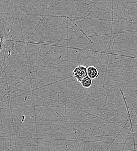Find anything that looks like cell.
Segmentation results:
<instances>
[{
	"label": "cell",
	"mask_w": 137,
	"mask_h": 151,
	"mask_svg": "<svg viewBox=\"0 0 137 151\" xmlns=\"http://www.w3.org/2000/svg\"><path fill=\"white\" fill-rule=\"evenodd\" d=\"M10 29L0 26V64L8 59L14 49Z\"/></svg>",
	"instance_id": "obj_1"
},
{
	"label": "cell",
	"mask_w": 137,
	"mask_h": 151,
	"mask_svg": "<svg viewBox=\"0 0 137 151\" xmlns=\"http://www.w3.org/2000/svg\"><path fill=\"white\" fill-rule=\"evenodd\" d=\"M74 77L80 83V81L87 76V68L83 65H78L73 70Z\"/></svg>",
	"instance_id": "obj_2"
},
{
	"label": "cell",
	"mask_w": 137,
	"mask_h": 151,
	"mask_svg": "<svg viewBox=\"0 0 137 151\" xmlns=\"http://www.w3.org/2000/svg\"><path fill=\"white\" fill-rule=\"evenodd\" d=\"M87 76L92 80L98 78L99 76L98 69L94 66H89L87 68Z\"/></svg>",
	"instance_id": "obj_3"
},
{
	"label": "cell",
	"mask_w": 137,
	"mask_h": 151,
	"mask_svg": "<svg viewBox=\"0 0 137 151\" xmlns=\"http://www.w3.org/2000/svg\"><path fill=\"white\" fill-rule=\"evenodd\" d=\"M80 83L81 86L85 88H90L92 85V80L88 76H86L85 78H83L80 81Z\"/></svg>",
	"instance_id": "obj_4"
}]
</instances>
